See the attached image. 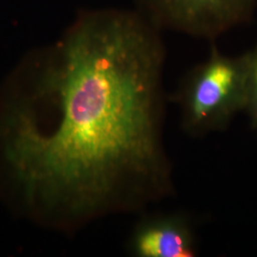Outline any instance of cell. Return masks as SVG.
<instances>
[{
	"label": "cell",
	"instance_id": "6da1fadb",
	"mask_svg": "<svg viewBox=\"0 0 257 257\" xmlns=\"http://www.w3.org/2000/svg\"><path fill=\"white\" fill-rule=\"evenodd\" d=\"M160 33L138 11L85 16L36 89L1 107V161L28 206L76 227L175 193Z\"/></svg>",
	"mask_w": 257,
	"mask_h": 257
},
{
	"label": "cell",
	"instance_id": "7a4b0ae2",
	"mask_svg": "<svg viewBox=\"0 0 257 257\" xmlns=\"http://www.w3.org/2000/svg\"><path fill=\"white\" fill-rule=\"evenodd\" d=\"M247 85V53L229 56L211 47L209 57L186 74L173 97L184 132L199 138L226 130L245 110Z\"/></svg>",
	"mask_w": 257,
	"mask_h": 257
},
{
	"label": "cell",
	"instance_id": "3957f363",
	"mask_svg": "<svg viewBox=\"0 0 257 257\" xmlns=\"http://www.w3.org/2000/svg\"><path fill=\"white\" fill-rule=\"evenodd\" d=\"M156 29L214 40L253 16L257 0H135Z\"/></svg>",
	"mask_w": 257,
	"mask_h": 257
},
{
	"label": "cell",
	"instance_id": "277c9868",
	"mask_svg": "<svg viewBox=\"0 0 257 257\" xmlns=\"http://www.w3.org/2000/svg\"><path fill=\"white\" fill-rule=\"evenodd\" d=\"M128 250L136 257H194L198 244L189 216L160 212L138 221L128 238Z\"/></svg>",
	"mask_w": 257,
	"mask_h": 257
},
{
	"label": "cell",
	"instance_id": "5b68a950",
	"mask_svg": "<svg viewBox=\"0 0 257 257\" xmlns=\"http://www.w3.org/2000/svg\"><path fill=\"white\" fill-rule=\"evenodd\" d=\"M248 85L245 110L257 137V45L247 52Z\"/></svg>",
	"mask_w": 257,
	"mask_h": 257
}]
</instances>
